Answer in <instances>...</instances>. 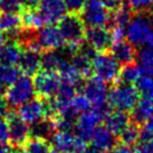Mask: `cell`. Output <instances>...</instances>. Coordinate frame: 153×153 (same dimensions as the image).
Segmentation results:
<instances>
[{
  "instance_id": "20",
  "label": "cell",
  "mask_w": 153,
  "mask_h": 153,
  "mask_svg": "<svg viewBox=\"0 0 153 153\" xmlns=\"http://www.w3.org/2000/svg\"><path fill=\"white\" fill-rule=\"evenodd\" d=\"M56 131H57L56 122L55 119L53 117H44L29 126L31 137H38V139H45V140L51 139V136L54 135Z\"/></svg>"
},
{
  "instance_id": "39",
  "label": "cell",
  "mask_w": 153,
  "mask_h": 153,
  "mask_svg": "<svg viewBox=\"0 0 153 153\" xmlns=\"http://www.w3.org/2000/svg\"><path fill=\"white\" fill-rule=\"evenodd\" d=\"M152 0H128V6L135 11H144L151 7Z\"/></svg>"
},
{
  "instance_id": "21",
  "label": "cell",
  "mask_w": 153,
  "mask_h": 153,
  "mask_svg": "<svg viewBox=\"0 0 153 153\" xmlns=\"http://www.w3.org/2000/svg\"><path fill=\"white\" fill-rule=\"evenodd\" d=\"M22 47L15 39L4 42L0 47V62L6 64H18L19 57L22 55Z\"/></svg>"
},
{
  "instance_id": "17",
  "label": "cell",
  "mask_w": 153,
  "mask_h": 153,
  "mask_svg": "<svg viewBox=\"0 0 153 153\" xmlns=\"http://www.w3.org/2000/svg\"><path fill=\"white\" fill-rule=\"evenodd\" d=\"M19 69L25 75L33 76L40 69V51L30 48H24L18 60Z\"/></svg>"
},
{
  "instance_id": "46",
  "label": "cell",
  "mask_w": 153,
  "mask_h": 153,
  "mask_svg": "<svg viewBox=\"0 0 153 153\" xmlns=\"http://www.w3.org/2000/svg\"><path fill=\"white\" fill-rule=\"evenodd\" d=\"M0 153H10V148L6 143H0Z\"/></svg>"
},
{
  "instance_id": "1",
  "label": "cell",
  "mask_w": 153,
  "mask_h": 153,
  "mask_svg": "<svg viewBox=\"0 0 153 153\" xmlns=\"http://www.w3.org/2000/svg\"><path fill=\"white\" fill-rule=\"evenodd\" d=\"M60 33L67 44V51L69 55H74L79 51L85 39V25L81 16L77 13L64 15L58 22Z\"/></svg>"
},
{
  "instance_id": "3",
  "label": "cell",
  "mask_w": 153,
  "mask_h": 153,
  "mask_svg": "<svg viewBox=\"0 0 153 153\" xmlns=\"http://www.w3.org/2000/svg\"><path fill=\"white\" fill-rule=\"evenodd\" d=\"M106 113V105H102V106H94L93 108H89L88 111L79 114L74 123L76 135L83 141L88 142L93 135L94 130L104 120Z\"/></svg>"
},
{
  "instance_id": "40",
  "label": "cell",
  "mask_w": 153,
  "mask_h": 153,
  "mask_svg": "<svg viewBox=\"0 0 153 153\" xmlns=\"http://www.w3.org/2000/svg\"><path fill=\"white\" fill-rule=\"evenodd\" d=\"M9 139L8 122L2 115H0V143H6Z\"/></svg>"
},
{
  "instance_id": "48",
  "label": "cell",
  "mask_w": 153,
  "mask_h": 153,
  "mask_svg": "<svg viewBox=\"0 0 153 153\" xmlns=\"http://www.w3.org/2000/svg\"><path fill=\"white\" fill-rule=\"evenodd\" d=\"M4 43V34L2 31H0V47L2 46Z\"/></svg>"
},
{
  "instance_id": "28",
  "label": "cell",
  "mask_w": 153,
  "mask_h": 153,
  "mask_svg": "<svg viewBox=\"0 0 153 153\" xmlns=\"http://www.w3.org/2000/svg\"><path fill=\"white\" fill-rule=\"evenodd\" d=\"M20 69L15 65L0 62V84L4 86L11 85L20 76Z\"/></svg>"
},
{
  "instance_id": "22",
  "label": "cell",
  "mask_w": 153,
  "mask_h": 153,
  "mask_svg": "<svg viewBox=\"0 0 153 153\" xmlns=\"http://www.w3.org/2000/svg\"><path fill=\"white\" fill-rule=\"evenodd\" d=\"M112 55L120 64H130L136 56L135 46H133L130 42H121L117 44H112Z\"/></svg>"
},
{
  "instance_id": "24",
  "label": "cell",
  "mask_w": 153,
  "mask_h": 153,
  "mask_svg": "<svg viewBox=\"0 0 153 153\" xmlns=\"http://www.w3.org/2000/svg\"><path fill=\"white\" fill-rule=\"evenodd\" d=\"M153 115V98L142 96L132 110V117L135 123H143Z\"/></svg>"
},
{
  "instance_id": "4",
  "label": "cell",
  "mask_w": 153,
  "mask_h": 153,
  "mask_svg": "<svg viewBox=\"0 0 153 153\" xmlns=\"http://www.w3.org/2000/svg\"><path fill=\"white\" fill-rule=\"evenodd\" d=\"M35 92L34 82L28 75L19 76L11 85L8 86V89L4 92V100L8 106L18 107L34 97Z\"/></svg>"
},
{
  "instance_id": "38",
  "label": "cell",
  "mask_w": 153,
  "mask_h": 153,
  "mask_svg": "<svg viewBox=\"0 0 153 153\" xmlns=\"http://www.w3.org/2000/svg\"><path fill=\"white\" fill-rule=\"evenodd\" d=\"M85 2L86 0H64L66 10H68L71 13H77V15L83 10Z\"/></svg>"
},
{
  "instance_id": "43",
  "label": "cell",
  "mask_w": 153,
  "mask_h": 153,
  "mask_svg": "<svg viewBox=\"0 0 153 153\" xmlns=\"http://www.w3.org/2000/svg\"><path fill=\"white\" fill-rule=\"evenodd\" d=\"M8 113V104L4 96H0V115Z\"/></svg>"
},
{
  "instance_id": "14",
  "label": "cell",
  "mask_w": 153,
  "mask_h": 153,
  "mask_svg": "<svg viewBox=\"0 0 153 153\" xmlns=\"http://www.w3.org/2000/svg\"><path fill=\"white\" fill-rule=\"evenodd\" d=\"M37 9L43 17L45 25H55L66 13L64 0H40Z\"/></svg>"
},
{
  "instance_id": "51",
  "label": "cell",
  "mask_w": 153,
  "mask_h": 153,
  "mask_svg": "<svg viewBox=\"0 0 153 153\" xmlns=\"http://www.w3.org/2000/svg\"><path fill=\"white\" fill-rule=\"evenodd\" d=\"M151 6H152V8H153V0H152V4H151Z\"/></svg>"
},
{
  "instance_id": "52",
  "label": "cell",
  "mask_w": 153,
  "mask_h": 153,
  "mask_svg": "<svg viewBox=\"0 0 153 153\" xmlns=\"http://www.w3.org/2000/svg\"><path fill=\"white\" fill-rule=\"evenodd\" d=\"M10 153H11V152H10Z\"/></svg>"
},
{
  "instance_id": "11",
  "label": "cell",
  "mask_w": 153,
  "mask_h": 153,
  "mask_svg": "<svg viewBox=\"0 0 153 153\" xmlns=\"http://www.w3.org/2000/svg\"><path fill=\"white\" fill-rule=\"evenodd\" d=\"M17 114L26 123L33 124L39 120L47 117V101L45 98H31L18 106Z\"/></svg>"
},
{
  "instance_id": "12",
  "label": "cell",
  "mask_w": 153,
  "mask_h": 153,
  "mask_svg": "<svg viewBox=\"0 0 153 153\" xmlns=\"http://www.w3.org/2000/svg\"><path fill=\"white\" fill-rule=\"evenodd\" d=\"M83 94L93 106L105 105L108 94L106 83L96 76L92 77L83 86Z\"/></svg>"
},
{
  "instance_id": "8",
  "label": "cell",
  "mask_w": 153,
  "mask_h": 153,
  "mask_svg": "<svg viewBox=\"0 0 153 153\" xmlns=\"http://www.w3.org/2000/svg\"><path fill=\"white\" fill-rule=\"evenodd\" d=\"M35 92L38 94L39 97L48 100L54 97L62 84L60 76L55 72L42 71L35 74L34 78Z\"/></svg>"
},
{
  "instance_id": "16",
  "label": "cell",
  "mask_w": 153,
  "mask_h": 153,
  "mask_svg": "<svg viewBox=\"0 0 153 153\" xmlns=\"http://www.w3.org/2000/svg\"><path fill=\"white\" fill-rule=\"evenodd\" d=\"M89 141L93 149L103 153L110 152L115 146V135L105 126H96Z\"/></svg>"
},
{
  "instance_id": "42",
  "label": "cell",
  "mask_w": 153,
  "mask_h": 153,
  "mask_svg": "<svg viewBox=\"0 0 153 153\" xmlns=\"http://www.w3.org/2000/svg\"><path fill=\"white\" fill-rule=\"evenodd\" d=\"M111 153H133V150H131L128 145L122 143V144L115 145L114 148L111 150Z\"/></svg>"
},
{
  "instance_id": "15",
  "label": "cell",
  "mask_w": 153,
  "mask_h": 153,
  "mask_svg": "<svg viewBox=\"0 0 153 153\" xmlns=\"http://www.w3.org/2000/svg\"><path fill=\"white\" fill-rule=\"evenodd\" d=\"M85 39L95 51H105L111 45L110 31L105 27H88Z\"/></svg>"
},
{
  "instance_id": "35",
  "label": "cell",
  "mask_w": 153,
  "mask_h": 153,
  "mask_svg": "<svg viewBox=\"0 0 153 153\" xmlns=\"http://www.w3.org/2000/svg\"><path fill=\"white\" fill-rule=\"evenodd\" d=\"M136 84L141 96L153 98V76L144 75L141 77Z\"/></svg>"
},
{
  "instance_id": "2",
  "label": "cell",
  "mask_w": 153,
  "mask_h": 153,
  "mask_svg": "<svg viewBox=\"0 0 153 153\" xmlns=\"http://www.w3.org/2000/svg\"><path fill=\"white\" fill-rule=\"evenodd\" d=\"M139 98L140 93L137 87L124 82L114 85L107 94V101L111 106L123 112H131L135 107Z\"/></svg>"
},
{
  "instance_id": "31",
  "label": "cell",
  "mask_w": 153,
  "mask_h": 153,
  "mask_svg": "<svg viewBox=\"0 0 153 153\" xmlns=\"http://www.w3.org/2000/svg\"><path fill=\"white\" fill-rule=\"evenodd\" d=\"M25 153H49L51 152V144L45 139L33 137L28 139L24 144Z\"/></svg>"
},
{
  "instance_id": "25",
  "label": "cell",
  "mask_w": 153,
  "mask_h": 153,
  "mask_svg": "<svg viewBox=\"0 0 153 153\" xmlns=\"http://www.w3.org/2000/svg\"><path fill=\"white\" fill-rule=\"evenodd\" d=\"M65 62V58L57 51H45L40 56V68L47 72L57 73Z\"/></svg>"
},
{
  "instance_id": "41",
  "label": "cell",
  "mask_w": 153,
  "mask_h": 153,
  "mask_svg": "<svg viewBox=\"0 0 153 153\" xmlns=\"http://www.w3.org/2000/svg\"><path fill=\"white\" fill-rule=\"evenodd\" d=\"M102 1L107 10H111V11H114L115 9H117L122 4L121 0H102Z\"/></svg>"
},
{
  "instance_id": "18",
  "label": "cell",
  "mask_w": 153,
  "mask_h": 153,
  "mask_svg": "<svg viewBox=\"0 0 153 153\" xmlns=\"http://www.w3.org/2000/svg\"><path fill=\"white\" fill-rule=\"evenodd\" d=\"M22 29V17L18 16V13H0V31L9 35L11 39L16 40Z\"/></svg>"
},
{
  "instance_id": "19",
  "label": "cell",
  "mask_w": 153,
  "mask_h": 153,
  "mask_svg": "<svg viewBox=\"0 0 153 153\" xmlns=\"http://www.w3.org/2000/svg\"><path fill=\"white\" fill-rule=\"evenodd\" d=\"M103 121L105 123V128H108L114 135H117L128 125L130 117L126 114V112L114 110L107 112Z\"/></svg>"
},
{
  "instance_id": "44",
  "label": "cell",
  "mask_w": 153,
  "mask_h": 153,
  "mask_svg": "<svg viewBox=\"0 0 153 153\" xmlns=\"http://www.w3.org/2000/svg\"><path fill=\"white\" fill-rule=\"evenodd\" d=\"M133 153H150V152L148 151V149H146V146L144 144H140L133 150Z\"/></svg>"
},
{
  "instance_id": "27",
  "label": "cell",
  "mask_w": 153,
  "mask_h": 153,
  "mask_svg": "<svg viewBox=\"0 0 153 153\" xmlns=\"http://www.w3.org/2000/svg\"><path fill=\"white\" fill-rule=\"evenodd\" d=\"M142 76H143V72L141 67L139 66V64H134L133 62L125 65L120 72L121 79L128 84H135Z\"/></svg>"
},
{
  "instance_id": "26",
  "label": "cell",
  "mask_w": 153,
  "mask_h": 153,
  "mask_svg": "<svg viewBox=\"0 0 153 153\" xmlns=\"http://www.w3.org/2000/svg\"><path fill=\"white\" fill-rule=\"evenodd\" d=\"M58 73L60 74L59 76L60 79L63 81V83L69 84V85L74 86V87L79 85L82 78H83V75L78 71V68L74 64H72V63L69 64L67 62H65Z\"/></svg>"
},
{
  "instance_id": "29",
  "label": "cell",
  "mask_w": 153,
  "mask_h": 153,
  "mask_svg": "<svg viewBox=\"0 0 153 153\" xmlns=\"http://www.w3.org/2000/svg\"><path fill=\"white\" fill-rule=\"evenodd\" d=\"M137 60L143 74L153 76V48H142L137 55Z\"/></svg>"
},
{
  "instance_id": "36",
  "label": "cell",
  "mask_w": 153,
  "mask_h": 153,
  "mask_svg": "<svg viewBox=\"0 0 153 153\" xmlns=\"http://www.w3.org/2000/svg\"><path fill=\"white\" fill-rule=\"evenodd\" d=\"M153 137V115L143 122V125L140 130V139L143 142Z\"/></svg>"
},
{
  "instance_id": "13",
  "label": "cell",
  "mask_w": 153,
  "mask_h": 153,
  "mask_svg": "<svg viewBox=\"0 0 153 153\" xmlns=\"http://www.w3.org/2000/svg\"><path fill=\"white\" fill-rule=\"evenodd\" d=\"M36 39L43 51H58L65 44V39L59 28L53 25L42 27L36 35Z\"/></svg>"
},
{
  "instance_id": "6",
  "label": "cell",
  "mask_w": 153,
  "mask_h": 153,
  "mask_svg": "<svg viewBox=\"0 0 153 153\" xmlns=\"http://www.w3.org/2000/svg\"><path fill=\"white\" fill-rule=\"evenodd\" d=\"M110 17L102 0H86L81 11L82 20L88 27H105L110 22Z\"/></svg>"
},
{
  "instance_id": "33",
  "label": "cell",
  "mask_w": 153,
  "mask_h": 153,
  "mask_svg": "<svg viewBox=\"0 0 153 153\" xmlns=\"http://www.w3.org/2000/svg\"><path fill=\"white\" fill-rule=\"evenodd\" d=\"M91 105V102L84 94H75L71 101V111L74 115H78L88 111Z\"/></svg>"
},
{
  "instance_id": "32",
  "label": "cell",
  "mask_w": 153,
  "mask_h": 153,
  "mask_svg": "<svg viewBox=\"0 0 153 153\" xmlns=\"http://www.w3.org/2000/svg\"><path fill=\"white\" fill-rule=\"evenodd\" d=\"M121 142L125 145H134L140 139V128H137L136 124H130L120 133Z\"/></svg>"
},
{
  "instance_id": "45",
  "label": "cell",
  "mask_w": 153,
  "mask_h": 153,
  "mask_svg": "<svg viewBox=\"0 0 153 153\" xmlns=\"http://www.w3.org/2000/svg\"><path fill=\"white\" fill-rule=\"evenodd\" d=\"M145 146H146V149L149 151L150 153H153V137H151L150 140L145 141Z\"/></svg>"
},
{
  "instance_id": "37",
  "label": "cell",
  "mask_w": 153,
  "mask_h": 153,
  "mask_svg": "<svg viewBox=\"0 0 153 153\" xmlns=\"http://www.w3.org/2000/svg\"><path fill=\"white\" fill-rule=\"evenodd\" d=\"M126 36V29L122 26H113L112 30L110 31L111 44H117L125 40Z\"/></svg>"
},
{
  "instance_id": "10",
  "label": "cell",
  "mask_w": 153,
  "mask_h": 153,
  "mask_svg": "<svg viewBox=\"0 0 153 153\" xmlns=\"http://www.w3.org/2000/svg\"><path fill=\"white\" fill-rule=\"evenodd\" d=\"M7 116H8L7 122H8L9 132L8 141L10 142V144L16 148L24 146L30 136L29 125L22 119H20L19 115L13 112H8Z\"/></svg>"
},
{
  "instance_id": "5",
  "label": "cell",
  "mask_w": 153,
  "mask_h": 153,
  "mask_svg": "<svg viewBox=\"0 0 153 153\" xmlns=\"http://www.w3.org/2000/svg\"><path fill=\"white\" fill-rule=\"evenodd\" d=\"M92 69L95 76L105 83L115 82L120 77V63L112 54L105 51H97L92 59Z\"/></svg>"
},
{
  "instance_id": "49",
  "label": "cell",
  "mask_w": 153,
  "mask_h": 153,
  "mask_svg": "<svg viewBox=\"0 0 153 153\" xmlns=\"http://www.w3.org/2000/svg\"><path fill=\"white\" fill-rule=\"evenodd\" d=\"M84 153H103V152L98 151V150H95V149H92V150H87V149H86L85 151H84Z\"/></svg>"
},
{
  "instance_id": "30",
  "label": "cell",
  "mask_w": 153,
  "mask_h": 153,
  "mask_svg": "<svg viewBox=\"0 0 153 153\" xmlns=\"http://www.w3.org/2000/svg\"><path fill=\"white\" fill-rule=\"evenodd\" d=\"M131 18V7L128 4H122L113 11V15L110 17V22H112V26L126 27Z\"/></svg>"
},
{
  "instance_id": "47",
  "label": "cell",
  "mask_w": 153,
  "mask_h": 153,
  "mask_svg": "<svg viewBox=\"0 0 153 153\" xmlns=\"http://www.w3.org/2000/svg\"><path fill=\"white\" fill-rule=\"evenodd\" d=\"M146 45H148V47H150V48H153V29L151 30V33H150L149 37H148V39H146Z\"/></svg>"
},
{
  "instance_id": "50",
  "label": "cell",
  "mask_w": 153,
  "mask_h": 153,
  "mask_svg": "<svg viewBox=\"0 0 153 153\" xmlns=\"http://www.w3.org/2000/svg\"><path fill=\"white\" fill-rule=\"evenodd\" d=\"M49 153H60V152H58L57 150H53V151L51 150V152H49Z\"/></svg>"
},
{
  "instance_id": "7",
  "label": "cell",
  "mask_w": 153,
  "mask_h": 153,
  "mask_svg": "<svg viewBox=\"0 0 153 153\" xmlns=\"http://www.w3.org/2000/svg\"><path fill=\"white\" fill-rule=\"evenodd\" d=\"M151 30L152 25L149 18L144 15H136L126 25V37L133 46H142L146 43Z\"/></svg>"
},
{
  "instance_id": "9",
  "label": "cell",
  "mask_w": 153,
  "mask_h": 153,
  "mask_svg": "<svg viewBox=\"0 0 153 153\" xmlns=\"http://www.w3.org/2000/svg\"><path fill=\"white\" fill-rule=\"evenodd\" d=\"M55 149L60 153H84L86 142L71 131H56L51 136Z\"/></svg>"
},
{
  "instance_id": "23",
  "label": "cell",
  "mask_w": 153,
  "mask_h": 153,
  "mask_svg": "<svg viewBox=\"0 0 153 153\" xmlns=\"http://www.w3.org/2000/svg\"><path fill=\"white\" fill-rule=\"evenodd\" d=\"M22 27L29 30H38L44 27L45 22L40 13L38 11L37 7H25L22 13Z\"/></svg>"
},
{
  "instance_id": "34",
  "label": "cell",
  "mask_w": 153,
  "mask_h": 153,
  "mask_svg": "<svg viewBox=\"0 0 153 153\" xmlns=\"http://www.w3.org/2000/svg\"><path fill=\"white\" fill-rule=\"evenodd\" d=\"M25 7V0H0V13H18Z\"/></svg>"
}]
</instances>
